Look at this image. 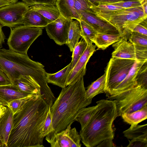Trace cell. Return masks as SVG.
I'll list each match as a JSON object with an SVG mask.
<instances>
[{
  "label": "cell",
  "mask_w": 147,
  "mask_h": 147,
  "mask_svg": "<svg viewBox=\"0 0 147 147\" xmlns=\"http://www.w3.org/2000/svg\"><path fill=\"white\" fill-rule=\"evenodd\" d=\"M96 46L93 44L87 45L83 53L69 73L67 81V86L76 81L82 75H85L86 64L96 51Z\"/></svg>",
  "instance_id": "obj_13"
},
{
  "label": "cell",
  "mask_w": 147,
  "mask_h": 147,
  "mask_svg": "<svg viewBox=\"0 0 147 147\" xmlns=\"http://www.w3.org/2000/svg\"><path fill=\"white\" fill-rule=\"evenodd\" d=\"M11 84V81L8 76L0 69V86Z\"/></svg>",
  "instance_id": "obj_41"
},
{
  "label": "cell",
  "mask_w": 147,
  "mask_h": 147,
  "mask_svg": "<svg viewBox=\"0 0 147 147\" xmlns=\"http://www.w3.org/2000/svg\"><path fill=\"white\" fill-rule=\"evenodd\" d=\"M121 116L124 122L131 125L138 124L147 118V106L131 113H123Z\"/></svg>",
  "instance_id": "obj_27"
},
{
  "label": "cell",
  "mask_w": 147,
  "mask_h": 147,
  "mask_svg": "<svg viewBox=\"0 0 147 147\" xmlns=\"http://www.w3.org/2000/svg\"><path fill=\"white\" fill-rule=\"evenodd\" d=\"M0 101L2 103V101H1V100L0 99Z\"/></svg>",
  "instance_id": "obj_52"
},
{
  "label": "cell",
  "mask_w": 147,
  "mask_h": 147,
  "mask_svg": "<svg viewBox=\"0 0 147 147\" xmlns=\"http://www.w3.org/2000/svg\"><path fill=\"white\" fill-rule=\"evenodd\" d=\"M91 2L95 4V3H97L98 4H100L102 2L100 0H89Z\"/></svg>",
  "instance_id": "obj_48"
},
{
  "label": "cell",
  "mask_w": 147,
  "mask_h": 147,
  "mask_svg": "<svg viewBox=\"0 0 147 147\" xmlns=\"http://www.w3.org/2000/svg\"><path fill=\"white\" fill-rule=\"evenodd\" d=\"M84 76L62 88L50 107L53 130L51 132L57 133L65 129L71 123L75 121L80 110L92 102V100L86 95Z\"/></svg>",
  "instance_id": "obj_2"
},
{
  "label": "cell",
  "mask_w": 147,
  "mask_h": 147,
  "mask_svg": "<svg viewBox=\"0 0 147 147\" xmlns=\"http://www.w3.org/2000/svg\"><path fill=\"white\" fill-rule=\"evenodd\" d=\"M121 38L119 34L98 33L92 42L98 49L105 50L109 46L118 42Z\"/></svg>",
  "instance_id": "obj_22"
},
{
  "label": "cell",
  "mask_w": 147,
  "mask_h": 147,
  "mask_svg": "<svg viewBox=\"0 0 147 147\" xmlns=\"http://www.w3.org/2000/svg\"><path fill=\"white\" fill-rule=\"evenodd\" d=\"M107 99L115 102L118 116L131 113L147 106V88L137 86L119 93L110 96Z\"/></svg>",
  "instance_id": "obj_6"
},
{
  "label": "cell",
  "mask_w": 147,
  "mask_h": 147,
  "mask_svg": "<svg viewBox=\"0 0 147 147\" xmlns=\"http://www.w3.org/2000/svg\"><path fill=\"white\" fill-rule=\"evenodd\" d=\"M131 59L112 57L105 71L106 83L105 93L107 97L125 79L134 64Z\"/></svg>",
  "instance_id": "obj_8"
},
{
  "label": "cell",
  "mask_w": 147,
  "mask_h": 147,
  "mask_svg": "<svg viewBox=\"0 0 147 147\" xmlns=\"http://www.w3.org/2000/svg\"><path fill=\"white\" fill-rule=\"evenodd\" d=\"M96 103L92 116L80 132L81 140L87 147H96L102 141L113 140L114 137L113 123L118 117L115 102L112 100L102 99Z\"/></svg>",
  "instance_id": "obj_4"
},
{
  "label": "cell",
  "mask_w": 147,
  "mask_h": 147,
  "mask_svg": "<svg viewBox=\"0 0 147 147\" xmlns=\"http://www.w3.org/2000/svg\"><path fill=\"white\" fill-rule=\"evenodd\" d=\"M79 21L81 28L80 34L82 38L86 42L87 45L93 44V40L98 33L86 22L82 20Z\"/></svg>",
  "instance_id": "obj_28"
},
{
  "label": "cell",
  "mask_w": 147,
  "mask_h": 147,
  "mask_svg": "<svg viewBox=\"0 0 147 147\" xmlns=\"http://www.w3.org/2000/svg\"><path fill=\"white\" fill-rule=\"evenodd\" d=\"M112 47L114 50L112 57L141 62L147 61V50L140 48L123 38L113 44Z\"/></svg>",
  "instance_id": "obj_11"
},
{
  "label": "cell",
  "mask_w": 147,
  "mask_h": 147,
  "mask_svg": "<svg viewBox=\"0 0 147 147\" xmlns=\"http://www.w3.org/2000/svg\"><path fill=\"white\" fill-rule=\"evenodd\" d=\"M137 86L147 88V65L146 62L140 69L136 78Z\"/></svg>",
  "instance_id": "obj_34"
},
{
  "label": "cell",
  "mask_w": 147,
  "mask_h": 147,
  "mask_svg": "<svg viewBox=\"0 0 147 147\" xmlns=\"http://www.w3.org/2000/svg\"><path fill=\"white\" fill-rule=\"evenodd\" d=\"M81 28L80 22L78 20H73L71 22L68 34L66 43L71 52L79 42V39L81 37L80 34Z\"/></svg>",
  "instance_id": "obj_24"
},
{
  "label": "cell",
  "mask_w": 147,
  "mask_h": 147,
  "mask_svg": "<svg viewBox=\"0 0 147 147\" xmlns=\"http://www.w3.org/2000/svg\"><path fill=\"white\" fill-rule=\"evenodd\" d=\"M13 116L12 112L8 108L5 114L0 119V139L2 147H7L13 125Z\"/></svg>",
  "instance_id": "obj_17"
},
{
  "label": "cell",
  "mask_w": 147,
  "mask_h": 147,
  "mask_svg": "<svg viewBox=\"0 0 147 147\" xmlns=\"http://www.w3.org/2000/svg\"><path fill=\"white\" fill-rule=\"evenodd\" d=\"M8 108L7 106L0 101V119L5 114Z\"/></svg>",
  "instance_id": "obj_43"
},
{
  "label": "cell",
  "mask_w": 147,
  "mask_h": 147,
  "mask_svg": "<svg viewBox=\"0 0 147 147\" xmlns=\"http://www.w3.org/2000/svg\"><path fill=\"white\" fill-rule=\"evenodd\" d=\"M0 69L8 76L11 84L14 80L22 77H32L40 86V95L45 101H50L54 98L48 85L44 66L31 59L27 54L10 49H0Z\"/></svg>",
  "instance_id": "obj_3"
},
{
  "label": "cell",
  "mask_w": 147,
  "mask_h": 147,
  "mask_svg": "<svg viewBox=\"0 0 147 147\" xmlns=\"http://www.w3.org/2000/svg\"><path fill=\"white\" fill-rule=\"evenodd\" d=\"M96 107V105L84 107L80 110L77 114L75 121L79 122L82 129L87 125L92 116Z\"/></svg>",
  "instance_id": "obj_29"
},
{
  "label": "cell",
  "mask_w": 147,
  "mask_h": 147,
  "mask_svg": "<svg viewBox=\"0 0 147 147\" xmlns=\"http://www.w3.org/2000/svg\"><path fill=\"white\" fill-rule=\"evenodd\" d=\"M122 1H129V0H121Z\"/></svg>",
  "instance_id": "obj_51"
},
{
  "label": "cell",
  "mask_w": 147,
  "mask_h": 147,
  "mask_svg": "<svg viewBox=\"0 0 147 147\" xmlns=\"http://www.w3.org/2000/svg\"><path fill=\"white\" fill-rule=\"evenodd\" d=\"M36 95H31L13 100L7 103V106L11 111L14 115L22 109L26 101Z\"/></svg>",
  "instance_id": "obj_33"
},
{
  "label": "cell",
  "mask_w": 147,
  "mask_h": 147,
  "mask_svg": "<svg viewBox=\"0 0 147 147\" xmlns=\"http://www.w3.org/2000/svg\"><path fill=\"white\" fill-rule=\"evenodd\" d=\"M30 6L23 2L11 3L0 7V24L12 28L22 25Z\"/></svg>",
  "instance_id": "obj_9"
},
{
  "label": "cell",
  "mask_w": 147,
  "mask_h": 147,
  "mask_svg": "<svg viewBox=\"0 0 147 147\" xmlns=\"http://www.w3.org/2000/svg\"><path fill=\"white\" fill-rule=\"evenodd\" d=\"M30 9L41 14L49 23L55 21L61 15L58 8L54 5L38 4L31 6Z\"/></svg>",
  "instance_id": "obj_21"
},
{
  "label": "cell",
  "mask_w": 147,
  "mask_h": 147,
  "mask_svg": "<svg viewBox=\"0 0 147 147\" xmlns=\"http://www.w3.org/2000/svg\"><path fill=\"white\" fill-rule=\"evenodd\" d=\"M128 40L129 41L139 48L147 50V36L132 32Z\"/></svg>",
  "instance_id": "obj_30"
},
{
  "label": "cell",
  "mask_w": 147,
  "mask_h": 147,
  "mask_svg": "<svg viewBox=\"0 0 147 147\" xmlns=\"http://www.w3.org/2000/svg\"><path fill=\"white\" fill-rule=\"evenodd\" d=\"M8 1L11 3H14L18 2V0H3Z\"/></svg>",
  "instance_id": "obj_49"
},
{
  "label": "cell",
  "mask_w": 147,
  "mask_h": 147,
  "mask_svg": "<svg viewBox=\"0 0 147 147\" xmlns=\"http://www.w3.org/2000/svg\"><path fill=\"white\" fill-rule=\"evenodd\" d=\"M144 12L145 14L147 15V0H143L142 3Z\"/></svg>",
  "instance_id": "obj_45"
},
{
  "label": "cell",
  "mask_w": 147,
  "mask_h": 147,
  "mask_svg": "<svg viewBox=\"0 0 147 147\" xmlns=\"http://www.w3.org/2000/svg\"><path fill=\"white\" fill-rule=\"evenodd\" d=\"M145 62L135 61L127 75L113 90L109 96L119 93L137 86V76L140 68Z\"/></svg>",
  "instance_id": "obj_15"
},
{
  "label": "cell",
  "mask_w": 147,
  "mask_h": 147,
  "mask_svg": "<svg viewBox=\"0 0 147 147\" xmlns=\"http://www.w3.org/2000/svg\"><path fill=\"white\" fill-rule=\"evenodd\" d=\"M2 26L0 24V49L2 47V45L5 42V36L2 30Z\"/></svg>",
  "instance_id": "obj_44"
},
{
  "label": "cell",
  "mask_w": 147,
  "mask_h": 147,
  "mask_svg": "<svg viewBox=\"0 0 147 147\" xmlns=\"http://www.w3.org/2000/svg\"><path fill=\"white\" fill-rule=\"evenodd\" d=\"M2 147L0 139V147Z\"/></svg>",
  "instance_id": "obj_50"
},
{
  "label": "cell",
  "mask_w": 147,
  "mask_h": 147,
  "mask_svg": "<svg viewBox=\"0 0 147 147\" xmlns=\"http://www.w3.org/2000/svg\"><path fill=\"white\" fill-rule=\"evenodd\" d=\"M132 32H136L147 36V19L137 25Z\"/></svg>",
  "instance_id": "obj_39"
},
{
  "label": "cell",
  "mask_w": 147,
  "mask_h": 147,
  "mask_svg": "<svg viewBox=\"0 0 147 147\" xmlns=\"http://www.w3.org/2000/svg\"><path fill=\"white\" fill-rule=\"evenodd\" d=\"M81 20L90 24L98 33L119 34L116 28L111 24L89 12L82 11L79 13Z\"/></svg>",
  "instance_id": "obj_14"
},
{
  "label": "cell",
  "mask_w": 147,
  "mask_h": 147,
  "mask_svg": "<svg viewBox=\"0 0 147 147\" xmlns=\"http://www.w3.org/2000/svg\"><path fill=\"white\" fill-rule=\"evenodd\" d=\"M125 8L111 5L98 4L94 8V13H103L120 10Z\"/></svg>",
  "instance_id": "obj_37"
},
{
  "label": "cell",
  "mask_w": 147,
  "mask_h": 147,
  "mask_svg": "<svg viewBox=\"0 0 147 147\" xmlns=\"http://www.w3.org/2000/svg\"><path fill=\"white\" fill-rule=\"evenodd\" d=\"M12 84L23 92L33 95H40V86L30 76L21 77L14 80Z\"/></svg>",
  "instance_id": "obj_16"
},
{
  "label": "cell",
  "mask_w": 147,
  "mask_h": 147,
  "mask_svg": "<svg viewBox=\"0 0 147 147\" xmlns=\"http://www.w3.org/2000/svg\"><path fill=\"white\" fill-rule=\"evenodd\" d=\"M74 1L75 8L78 14L82 11L93 14L94 13V8L96 5L89 0H74Z\"/></svg>",
  "instance_id": "obj_32"
},
{
  "label": "cell",
  "mask_w": 147,
  "mask_h": 147,
  "mask_svg": "<svg viewBox=\"0 0 147 147\" xmlns=\"http://www.w3.org/2000/svg\"><path fill=\"white\" fill-rule=\"evenodd\" d=\"M73 20L66 19L61 15L56 20L48 24L45 28L49 37L58 45L66 44L70 24Z\"/></svg>",
  "instance_id": "obj_12"
},
{
  "label": "cell",
  "mask_w": 147,
  "mask_h": 147,
  "mask_svg": "<svg viewBox=\"0 0 147 147\" xmlns=\"http://www.w3.org/2000/svg\"><path fill=\"white\" fill-rule=\"evenodd\" d=\"M124 136L129 140L140 139L147 140V124L131 125L123 132Z\"/></svg>",
  "instance_id": "obj_25"
},
{
  "label": "cell",
  "mask_w": 147,
  "mask_h": 147,
  "mask_svg": "<svg viewBox=\"0 0 147 147\" xmlns=\"http://www.w3.org/2000/svg\"><path fill=\"white\" fill-rule=\"evenodd\" d=\"M106 83V75L104 74L96 80L92 82L86 90L87 97L92 100L98 94L105 93Z\"/></svg>",
  "instance_id": "obj_26"
},
{
  "label": "cell",
  "mask_w": 147,
  "mask_h": 147,
  "mask_svg": "<svg viewBox=\"0 0 147 147\" xmlns=\"http://www.w3.org/2000/svg\"><path fill=\"white\" fill-rule=\"evenodd\" d=\"M9 2L3 0H0V7L10 4Z\"/></svg>",
  "instance_id": "obj_47"
},
{
  "label": "cell",
  "mask_w": 147,
  "mask_h": 147,
  "mask_svg": "<svg viewBox=\"0 0 147 147\" xmlns=\"http://www.w3.org/2000/svg\"><path fill=\"white\" fill-rule=\"evenodd\" d=\"M87 45L86 42L82 38L75 47L72 51L71 61L72 68L83 53Z\"/></svg>",
  "instance_id": "obj_31"
},
{
  "label": "cell",
  "mask_w": 147,
  "mask_h": 147,
  "mask_svg": "<svg viewBox=\"0 0 147 147\" xmlns=\"http://www.w3.org/2000/svg\"><path fill=\"white\" fill-rule=\"evenodd\" d=\"M10 29L7 41L9 49L16 53L27 54L31 45L42 34L43 27L22 25Z\"/></svg>",
  "instance_id": "obj_7"
},
{
  "label": "cell",
  "mask_w": 147,
  "mask_h": 147,
  "mask_svg": "<svg viewBox=\"0 0 147 147\" xmlns=\"http://www.w3.org/2000/svg\"><path fill=\"white\" fill-rule=\"evenodd\" d=\"M115 146L113 140H104L99 144L96 147H111Z\"/></svg>",
  "instance_id": "obj_42"
},
{
  "label": "cell",
  "mask_w": 147,
  "mask_h": 147,
  "mask_svg": "<svg viewBox=\"0 0 147 147\" xmlns=\"http://www.w3.org/2000/svg\"><path fill=\"white\" fill-rule=\"evenodd\" d=\"M56 6L61 15L65 18L81 20L75 8L74 0H56Z\"/></svg>",
  "instance_id": "obj_19"
},
{
  "label": "cell",
  "mask_w": 147,
  "mask_h": 147,
  "mask_svg": "<svg viewBox=\"0 0 147 147\" xmlns=\"http://www.w3.org/2000/svg\"><path fill=\"white\" fill-rule=\"evenodd\" d=\"M31 95H33L20 91L12 84L0 86V99L2 103L7 106V103L11 101Z\"/></svg>",
  "instance_id": "obj_20"
},
{
  "label": "cell",
  "mask_w": 147,
  "mask_h": 147,
  "mask_svg": "<svg viewBox=\"0 0 147 147\" xmlns=\"http://www.w3.org/2000/svg\"><path fill=\"white\" fill-rule=\"evenodd\" d=\"M93 15L115 27L124 38L125 30L132 32L138 24L147 19L141 6Z\"/></svg>",
  "instance_id": "obj_5"
},
{
  "label": "cell",
  "mask_w": 147,
  "mask_h": 147,
  "mask_svg": "<svg viewBox=\"0 0 147 147\" xmlns=\"http://www.w3.org/2000/svg\"><path fill=\"white\" fill-rule=\"evenodd\" d=\"M73 122L69 124L64 129L57 133L51 132L45 139L52 147H80L81 139L76 128L71 127Z\"/></svg>",
  "instance_id": "obj_10"
},
{
  "label": "cell",
  "mask_w": 147,
  "mask_h": 147,
  "mask_svg": "<svg viewBox=\"0 0 147 147\" xmlns=\"http://www.w3.org/2000/svg\"><path fill=\"white\" fill-rule=\"evenodd\" d=\"M49 23L41 14L30 9V7L24 16L22 25L29 26L45 27Z\"/></svg>",
  "instance_id": "obj_23"
},
{
  "label": "cell",
  "mask_w": 147,
  "mask_h": 147,
  "mask_svg": "<svg viewBox=\"0 0 147 147\" xmlns=\"http://www.w3.org/2000/svg\"><path fill=\"white\" fill-rule=\"evenodd\" d=\"M129 147H147V140L135 139L129 140Z\"/></svg>",
  "instance_id": "obj_40"
},
{
  "label": "cell",
  "mask_w": 147,
  "mask_h": 147,
  "mask_svg": "<svg viewBox=\"0 0 147 147\" xmlns=\"http://www.w3.org/2000/svg\"><path fill=\"white\" fill-rule=\"evenodd\" d=\"M72 68L71 62L64 68L54 73H46L48 83L57 86L62 88L66 87L67 79Z\"/></svg>",
  "instance_id": "obj_18"
},
{
  "label": "cell",
  "mask_w": 147,
  "mask_h": 147,
  "mask_svg": "<svg viewBox=\"0 0 147 147\" xmlns=\"http://www.w3.org/2000/svg\"><path fill=\"white\" fill-rule=\"evenodd\" d=\"M143 0H132L99 4L111 5L125 8L136 7L142 5Z\"/></svg>",
  "instance_id": "obj_35"
},
{
  "label": "cell",
  "mask_w": 147,
  "mask_h": 147,
  "mask_svg": "<svg viewBox=\"0 0 147 147\" xmlns=\"http://www.w3.org/2000/svg\"><path fill=\"white\" fill-rule=\"evenodd\" d=\"M102 1V3H115L116 2H118L119 1H122L121 0H100ZM100 3V4H101Z\"/></svg>",
  "instance_id": "obj_46"
},
{
  "label": "cell",
  "mask_w": 147,
  "mask_h": 147,
  "mask_svg": "<svg viewBox=\"0 0 147 147\" xmlns=\"http://www.w3.org/2000/svg\"><path fill=\"white\" fill-rule=\"evenodd\" d=\"M29 6L38 4H48L56 5V0H22Z\"/></svg>",
  "instance_id": "obj_38"
},
{
  "label": "cell",
  "mask_w": 147,
  "mask_h": 147,
  "mask_svg": "<svg viewBox=\"0 0 147 147\" xmlns=\"http://www.w3.org/2000/svg\"><path fill=\"white\" fill-rule=\"evenodd\" d=\"M52 122V117L50 107L48 111L42 127V135L44 138L53 131Z\"/></svg>",
  "instance_id": "obj_36"
},
{
  "label": "cell",
  "mask_w": 147,
  "mask_h": 147,
  "mask_svg": "<svg viewBox=\"0 0 147 147\" xmlns=\"http://www.w3.org/2000/svg\"><path fill=\"white\" fill-rule=\"evenodd\" d=\"M49 107L40 95L31 98L13 116L7 147H42L43 126Z\"/></svg>",
  "instance_id": "obj_1"
}]
</instances>
